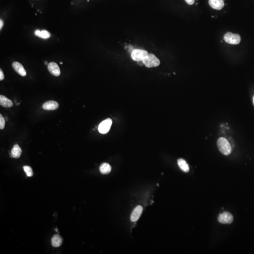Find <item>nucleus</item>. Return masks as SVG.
Listing matches in <instances>:
<instances>
[{"instance_id": "1", "label": "nucleus", "mask_w": 254, "mask_h": 254, "mask_svg": "<svg viewBox=\"0 0 254 254\" xmlns=\"http://www.w3.org/2000/svg\"><path fill=\"white\" fill-rule=\"evenodd\" d=\"M218 148L224 155H228L231 153L232 147L231 145L226 138L220 137L217 142Z\"/></svg>"}, {"instance_id": "2", "label": "nucleus", "mask_w": 254, "mask_h": 254, "mask_svg": "<svg viewBox=\"0 0 254 254\" xmlns=\"http://www.w3.org/2000/svg\"><path fill=\"white\" fill-rule=\"evenodd\" d=\"M143 63L148 68L157 67L160 64V60L153 54H149L143 60Z\"/></svg>"}, {"instance_id": "3", "label": "nucleus", "mask_w": 254, "mask_h": 254, "mask_svg": "<svg viewBox=\"0 0 254 254\" xmlns=\"http://www.w3.org/2000/svg\"><path fill=\"white\" fill-rule=\"evenodd\" d=\"M225 42L230 44L237 45L239 44L241 41V38L238 34H234L231 32H228L224 36Z\"/></svg>"}, {"instance_id": "4", "label": "nucleus", "mask_w": 254, "mask_h": 254, "mask_svg": "<svg viewBox=\"0 0 254 254\" xmlns=\"http://www.w3.org/2000/svg\"><path fill=\"white\" fill-rule=\"evenodd\" d=\"M148 54V52L145 50L135 49L132 52L131 57L133 60L138 62L144 60Z\"/></svg>"}, {"instance_id": "5", "label": "nucleus", "mask_w": 254, "mask_h": 254, "mask_svg": "<svg viewBox=\"0 0 254 254\" xmlns=\"http://www.w3.org/2000/svg\"><path fill=\"white\" fill-rule=\"evenodd\" d=\"M218 220L223 224H230L234 221V217L229 212H224L220 214L218 217Z\"/></svg>"}, {"instance_id": "6", "label": "nucleus", "mask_w": 254, "mask_h": 254, "mask_svg": "<svg viewBox=\"0 0 254 254\" xmlns=\"http://www.w3.org/2000/svg\"><path fill=\"white\" fill-rule=\"evenodd\" d=\"M112 125V121L111 119L109 118L106 119L99 124L98 126V131L102 134H107L110 130Z\"/></svg>"}, {"instance_id": "7", "label": "nucleus", "mask_w": 254, "mask_h": 254, "mask_svg": "<svg viewBox=\"0 0 254 254\" xmlns=\"http://www.w3.org/2000/svg\"><path fill=\"white\" fill-rule=\"evenodd\" d=\"M48 69L50 73L55 76H58L60 75V70L57 64L51 62L48 64Z\"/></svg>"}, {"instance_id": "8", "label": "nucleus", "mask_w": 254, "mask_h": 254, "mask_svg": "<svg viewBox=\"0 0 254 254\" xmlns=\"http://www.w3.org/2000/svg\"><path fill=\"white\" fill-rule=\"evenodd\" d=\"M143 211V207L141 206H138L135 207L131 215L130 219L132 222H136L138 220V219L141 216Z\"/></svg>"}, {"instance_id": "9", "label": "nucleus", "mask_w": 254, "mask_h": 254, "mask_svg": "<svg viewBox=\"0 0 254 254\" xmlns=\"http://www.w3.org/2000/svg\"><path fill=\"white\" fill-rule=\"evenodd\" d=\"M12 67L15 71L23 77L26 75V72L21 64L18 62H14L12 64Z\"/></svg>"}, {"instance_id": "10", "label": "nucleus", "mask_w": 254, "mask_h": 254, "mask_svg": "<svg viewBox=\"0 0 254 254\" xmlns=\"http://www.w3.org/2000/svg\"><path fill=\"white\" fill-rule=\"evenodd\" d=\"M59 105L58 102L53 100L45 102L42 105L43 109L46 110H55L58 108Z\"/></svg>"}, {"instance_id": "11", "label": "nucleus", "mask_w": 254, "mask_h": 254, "mask_svg": "<svg viewBox=\"0 0 254 254\" xmlns=\"http://www.w3.org/2000/svg\"><path fill=\"white\" fill-rule=\"evenodd\" d=\"M208 3L210 7L217 10L222 9L224 5L223 0H209Z\"/></svg>"}, {"instance_id": "12", "label": "nucleus", "mask_w": 254, "mask_h": 254, "mask_svg": "<svg viewBox=\"0 0 254 254\" xmlns=\"http://www.w3.org/2000/svg\"><path fill=\"white\" fill-rule=\"evenodd\" d=\"M0 105L4 108H10L13 106L12 101L3 95L0 96Z\"/></svg>"}, {"instance_id": "13", "label": "nucleus", "mask_w": 254, "mask_h": 254, "mask_svg": "<svg viewBox=\"0 0 254 254\" xmlns=\"http://www.w3.org/2000/svg\"><path fill=\"white\" fill-rule=\"evenodd\" d=\"M63 242L62 238L59 235H56L52 239V244L53 247H59Z\"/></svg>"}, {"instance_id": "14", "label": "nucleus", "mask_w": 254, "mask_h": 254, "mask_svg": "<svg viewBox=\"0 0 254 254\" xmlns=\"http://www.w3.org/2000/svg\"><path fill=\"white\" fill-rule=\"evenodd\" d=\"M21 149L18 145H15L12 148L11 151V156L14 158H19L21 155Z\"/></svg>"}, {"instance_id": "15", "label": "nucleus", "mask_w": 254, "mask_h": 254, "mask_svg": "<svg viewBox=\"0 0 254 254\" xmlns=\"http://www.w3.org/2000/svg\"><path fill=\"white\" fill-rule=\"evenodd\" d=\"M178 164L180 169L185 172H188L189 171V167L188 164L185 160L182 159L178 160Z\"/></svg>"}, {"instance_id": "16", "label": "nucleus", "mask_w": 254, "mask_h": 254, "mask_svg": "<svg viewBox=\"0 0 254 254\" xmlns=\"http://www.w3.org/2000/svg\"><path fill=\"white\" fill-rule=\"evenodd\" d=\"M111 167L108 163H103L99 168V170L102 174H109L111 171Z\"/></svg>"}, {"instance_id": "17", "label": "nucleus", "mask_w": 254, "mask_h": 254, "mask_svg": "<svg viewBox=\"0 0 254 254\" xmlns=\"http://www.w3.org/2000/svg\"><path fill=\"white\" fill-rule=\"evenodd\" d=\"M35 35L41 38L45 39L49 38L51 37V34L46 30H42L41 31L39 30H36L35 32Z\"/></svg>"}, {"instance_id": "18", "label": "nucleus", "mask_w": 254, "mask_h": 254, "mask_svg": "<svg viewBox=\"0 0 254 254\" xmlns=\"http://www.w3.org/2000/svg\"><path fill=\"white\" fill-rule=\"evenodd\" d=\"M23 168L27 177H31L33 176V170L30 166H24Z\"/></svg>"}, {"instance_id": "19", "label": "nucleus", "mask_w": 254, "mask_h": 254, "mask_svg": "<svg viewBox=\"0 0 254 254\" xmlns=\"http://www.w3.org/2000/svg\"><path fill=\"white\" fill-rule=\"evenodd\" d=\"M5 125V121L4 118L2 116V114H0V129L3 130L4 128Z\"/></svg>"}, {"instance_id": "20", "label": "nucleus", "mask_w": 254, "mask_h": 254, "mask_svg": "<svg viewBox=\"0 0 254 254\" xmlns=\"http://www.w3.org/2000/svg\"><path fill=\"white\" fill-rule=\"evenodd\" d=\"M4 79V75L3 71H2V69H1L0 70V80L2 81Z\"/></svg>"}, {"instance_id": "21", "label": "nucleus", "mask_w": 254, "mask_h": 254, "mask_svg": "<svg viewBox=\"0 0 254 254\" xmlns=\"http://www.w3.org/2000/svg\"><path fill=\"white\" fill-rule=\"evenodd\" d=\"M185 1L188 4L190 5L193 4L195 2V0H185Z\"/></svg>"}, {"instance_id": "22", "label": "nucleus", "mask_w": 254, "mask_h": 254, "mask_svg": "<svg viewBox=\"0 0 254 254\" xmlns=\"http://www.w3.org/2000/svg\"><path fill=\"white\" fill-rule=\"evenodd\" d=\"M3 25V20L1 19V20H0V29H2Z\"/></svg>"}, {"instance_id": "23", "label": "nucleus", "mask_w": 254, "mask_h": 254, "mask_svg": "<svg viewBox=\"0 0 254 254\" xmlns=\"http://www.w3.org/2000/svg\"><path fill=\"white\" fill-rule=\"evenodd\" d=\"M47 61H45V64H47Z\"/></svg>"}, {"instance_id": "24", "label": "nucleus", "mask_w": 254, "mask_h": 254, "mask_svg": "<svg viewBox=\"0 0 254 254\" xmlns=\"http://www.w3.org/2000/svg\"><path fill=\"white\" fill-rule=\"evenodd\" d=\"M253 103H254V97H253Z\"/></svg>"}, {"instance_id": "25", "label": "nucleus", "mask_w": 254, "mask_h": 254, "mask_svg": "<svg viewBox=\"0 0 254 254\" xmlns=\"http://www.w3.org/2000/svg\"><path fill=\"white\" fill-rule=\"evenodd\" d=\"M60 64H63V63H62V62H60Z\"/></svg>"}]
</instances>
